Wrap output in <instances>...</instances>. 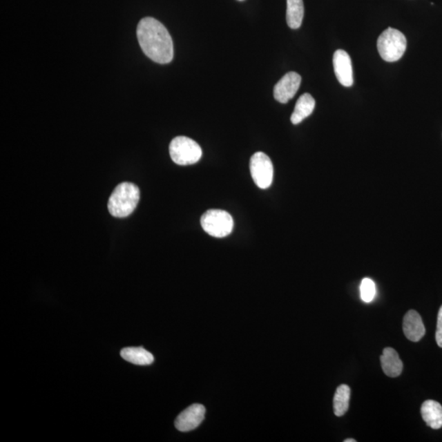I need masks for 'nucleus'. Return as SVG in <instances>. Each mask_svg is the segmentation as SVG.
I'll return each mask as SVG.
<instances>
[{"label":"nucleus","mask_w":442,"mask_h":442,"mask_svg":"<svg viewBox=\"0 0 442 442\" xmlns=\"http://www.w3.org/2000/svg\"><path fill=\"white\" fill-rule=\"evenodd\" d=\"M436 341L437 345L442 348V306L439 309V316H437Z\"/></svg>","instance_id":"obj_18"},{"label":"nucleus","mask_w":442,"mask_h":442,"mask_svg":"<svg viewBox=\"0 0 442 442\" xmlns=\"http://www.w3.org/2000/svg\"><path fill=\"white\" fill-rule=\"evenodd\" d=\"M381 364L384 374L388 377H398L403 369V363H402L399 355L394 349L391 347L384 349L381 356Z\"/></svg>","instance_id":"obj_11"},{"label":"nucleus","mask_w":442,"mask_h":442,"mask_svg":"<svg viewBox=\"0 0 442 442\" xmlns=\"http://www.w3.org/2000/svg\"><path fill=\"white\" fill-rule=\"evenodd\" d=\"M169 151L172 161L180 166L195 164L202 156L200 146L196 141L185 136H178L171 141Z\"/></svg>","instance_id":"obj_4"},{"label":"nucleus","mask_w":442,"mask_h":442,"mask_svg":"<svg viewBox=\"0 0 442 442\" xmlns=\"http://www.w3.org/2000/svg\"><path fill=\"white\" fill-rule=\"evenodd\" d=\"M304 17L303 0H287V23L291 29H298Z\"/></svg>","instance_id":"obj_15"},{"label":"nucleus","mask_w":442,"mask_h":442,"mask_svg":"<svg viewBox=\"0 0 442 442\" xmlns=\"http://www.w3.org/2000/svg\"><path fill=\"white\" fill-rule=\"evenodd\" d=\"M137 37L144 55L155 63L167 64L173 60V41L160 21L144 17L137 28Z\"/></svg>","instance_id":"obj_1"},{"label":"nucleus","mask_w":442,"mask_h":442,"mask_svg":"<svg viewBox=\"0 0 442 442\" xmlns=\"http://www.w3.org/2000/svg\"><path fill=\"white\" fill-rule=\"evenodd\" d=\"M140 198V191L136 184L130 182L118 184L108 200L110 214L117 218L129 216L135 210Z\"/></svg>","instance_id":"obj_2"},{"label":"nucleus","mask_w":442,"mask_h":442,"mask_svg":"<svg viewBox=\"0 0 442 442\" xmlns=\"http://www.w3.org/2000/svg\"><path fill=\"white\" fill-rule=\"evenodd\" d=\"M124 360L137 365H149L153 363L154 357L143 347H126L121 352Z\"/></svg>","instance_id":"obj_14"},{"label":"nucleus","mask_w":442,"mask_h":442,"mask_svg":"<svg viewBox=\"0 0 442 442\" xmlns=\"http://www.w3.org/2000/svg\"><path fill=\"white\" fill-rule=\"evenodd\" d=\"M356 441L355 439H346V440L344 441V442H356Z\"/></svg>","instance_id":"obj_19"},{"label":"nucleus","mask_w":442,"mask_h":442,"mask_svg":"<svg viewBox=\"0 0 442 442\" xmlns=\"http://www.w3.org/2000/svg\"><path fill=\"white\" fill-rule=\"evenodd\" d=\"M334 68L336 77L345 87L353 85V69L350 56L346 51L338 50L334 55Z\"/></svg>","instance_id":"obj_9"},{"label":"nucleus","mask_w":442,"mask_h":442,"mask_svg":"<svg viewBox=\"0 0 442 442\" xmlns=\"http://www.w3.org/2000/svg\"><path fill=\"white\" fill-rule=\"evenodd\" d=\"M302 77L297 73L291 72L285 75L273 88V97L281 104L289 103L299 90Z\"/></svg>","instance_id":"obj_7"},{"label":"nucleus","mask_w":442,"mask_h":442,"mask_svg":"<svg viewBox=\"0 0 442 442\" xmlns=\"http://www.w3.org/2000/svg\"><path fill=\"white\" fill-rule=\"evenodd\" d=\"M206 409L199 404L190 405L176 418L175 425L180 432H189L195 430L204 419Z\"/></svg>","instance_id":"obj_8"},{"label":"nucleus","mask_w":442,"mask_h":442,"mask_svg":"<svg viewBox=\"0 0 442 442\" xmlns=\"http://www.w3.org/2000/svg\"><path fill=\"white\" fill-rule=\"evenodd\" d=\"M403 331L405 337L414 343L420 341L425 335L426 329L422 318L414 309L406 313L404 317Z\"/></svg>","instance_id":"obj_10"},{"label":"nucleus","mask_w":442,"mask_h":442,"mask_svg":"<svg viewBox=\"0 0 442 442\" xmlns=\"http://www.w3.org/2000/svg\"><path fill=\"white\" fill-rule=\"evenodd\" d=\"M316 107V100L309 94H304L300 97L296 104L293 114L291 116V122L294 125L302 122L305 119L311 116Z\"/></svg>","instance_id":"obj_13"},{"label":"nucleus","mask_w":442,"mask_h":442,"mask_svg":"<svg viewBox=\"0 0 442 442\" xmlns=\"http://www.w3.org/2000/svg\"><path fill=\"white\" fill-rule=\"evenodd\" d=\"M378 51L384 61L394 63L404 55L407 41L403 33L389 28L378 39Z\"/></svg>","instance_id":"obj_3"},{"label":"nucleus","mask_w":442,"mask_h":442,"mask_svg":"<svg viewBox=\"0 0 442 442\" xmlns=\"http://www.w3.org/2000/svg\"><path fill=\"white\" fill-rule=\"evenodd\" d=\"M204 231L214 238H224L233 231V220L231 214L223 210L212 209L205 212L201 218Z\"/></svg>","instance_id":"obj_5"},{"label":"nucleus","mask_w":442,"mask_h":442,"mask_svg":"<svg viewBox=\"0 0 442 442\" xmlns=\"http://www.w3.org/2000/svg\"><path fill=\"white\" fill-rule=\"evenodd\" d=\"M250 171L256 186L265 189L271 187L273 179V163L267 154L256 153L251 157Z\"/></svg>","instance_id":"obj_6"},{"label":"nucleus","mask_w":442,"mask_h":442,"mask_svg":"<svg viewBox=\"0 0 442 442\" xmlns=\"http://www.w3.org/2000/svg\"><path fill=\"white\" fill-rule=\"evenodd\" d=\"M421 414L424 422L432 430L442 427V406L439 402L432 400L423 402Z\"/></svg>","instance_id":"obj_12"},{"label":"nucleus","mask_w":442,"mask_h":442,"mask_svg":"<svg viewBox=\"0 0 442 442\" xmlns=\"http://www.w3.org/2000/svg\"><path fill=\"white\" fill-rule=\"evenodd\" d=\"M351 389L347 385H340L334 398V410L336 416L341 417L347 413L350 401Z\"/></svg>","instance_id":"obj_16"},{"label":"nucleus","mask_w":442,"mask_h":442,"mask_svg":"<svg viewBox=\"0 0 442 442\" xmlns=\"http://www.w3.org/2000/svg\"><path fill=\"white\" fill-rule=\"evenodd\" d=\"M240 1H243V0H240Z\"/></svg>","instance_id":"obj_20"},{"label":"nucleus","mask_w":442,"mask_h":442,"mask_svg":"<svg viewBox=\"0 0 442 442\" xmlns=\"http://www.w3.org/2000/svg\"><path fill=\"white\" fill-rule=\"evenodd\" d=\"M376 294L374 282L369 278H364L361 285V297L365 302H372Z\"/></svg>","instance_id":"obj_17"}]
</instances>
